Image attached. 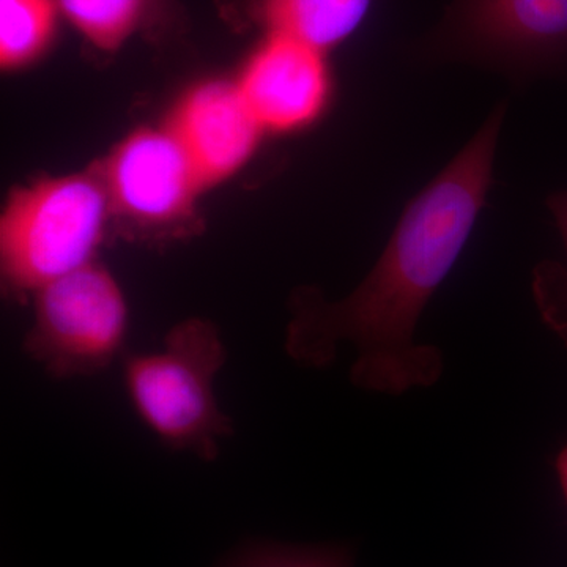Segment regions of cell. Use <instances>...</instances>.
Masks as SVG:
<instances>
[{
  "label": "cell",
  "instance_id": "cell-11",
  "mask_svg": "<svg viewBox=\"0 0 567 567\" xmlns=\"http://www.w3.org/2000/svg\"><path fill=\"white\" fill-rule=\"evenodd\" d=\"M156 0H59L63 17L102 52L121 50L151 17Z\"/></svg>",
  "mask_w": 567,
  "mask_h": 567
},
{
  "label": "cell",
  "instance_id": "cell-13",
  "mask_svg": "<svg viewBox=\"0 0 567 567\" xmlns=\"http://www.w3.org/2000/svg\"><path fill=\"white\" fill-rule=\"evenodd\" d=\"M219 567H353V555L346 546L251 543L238 548Z\"/></svg>",
  "mask_w": 567,
  "mask_h": 567
},
{
  "label": "cell",
  "instance_id": "cell-4",
  "mask_svg": "<svg viewBox=\"0 0 567 567\" xmlns=\"http://www.w3.org/2000/svg\"><path fill=\"white\" fill-rule=\"evenodd\" d=\"M416 55L475 63L517 81L566 70L567 0H453Z\"/></svg>",
  "mask_w": 567,
  "mask_h": 567
},
{
  "label": "cell",
  "instance_id": "cell-5",
  "mask_svg": "<svg viewBox=\"0 0 567 567\" xmlns=\"http://www.w3.org/2000/svg\"><path fill=\"white\" fill-rule=\"evenodd\" d=\"M128 305L107 268L92 262L33 293V320L22 352L52 379L106 371L123 353Z\"/></svg>",
  "mask_w": 567,
  "mask_h": 567
},
{
  "label": "cell",
  "instance_id": "cell-7",
  "mask_svg": "<svg viewBox=\"0 0 567 567\" xmlns=\"http://www.w3.org/2000/svg\"><path fill=\"white\" fill-rule=\"evenodd\" d=\"M235 82L265 133L308 128L333 91L324 52L275 33L265 35Z\"/></svg>",
  "mask_w": 567,
  "mask_h": 567
},
{
  "label": "cell",
  "instance_id": "cell-8",
  "mask_svg": "<svg viewBox=\"0 0 567 567\" xmlns=\"http://www.w3.org/2000/svg\"><path fill=\"white\" fill-rule=\"evenodd\" d=\"M167 128L205 188L233 177L265 134L235 81H205L175 104Z\"/></svg>",
  "mask_w": 567,
  "mask_h": 567
},
{
  "label": "cell",
  "instance_id": "cell-12",
  "mask_svg": "<svg viewBox=\"0 0 567 567\" xmlns=\"http://www.w3.org/2000/svg\"><path fill=\"white\" fill-rule=\"evenodd\" d=\"M547 205L561 233L566 262L547 260L537 265L533 271L532 290L544 323L567 347V192L551 194Z\"/></svg>",
  "mask_w": 567,
  "mask_h": 567
},
{
  "label": "cell",
  "instance_id": "cell-2",
  "mask_svg": "<svg viewBox=\"0 0 567 567\" xmlns=\"http://www.w3.org/2000/svg\"><path fill=\"white\" fill-rule=\"evenodd\" d=\"M226 361L218 328L188 319L171 328L162 350L123 358V385L137 417L159 442L212 462L234 434L233 417L215 394Z\"/></svg>",
  "mask_w": 567,
  "mask_h": 567
},
{
  "label": "cell",
  "instance_id": "cell-3",
  "mask_svg": "<svg viewBox=\"0 0 567 567\" xmlns=\"http://www.w3.org/2000/svg\"><path fill=\"white\" fill-rule=\"evenodd\" d=\"M110 213L99 173L40 178L11 193L0 218V268L7 289L33 295L95 262Z\"/></svg>",
  "mask_w": 567,
  "mask_h": 567
},
{
  "label": "cell",
  "instance_id": "cell-9",
  "mask_svg": "<svg viewBox=\"0 0 567 567\" xmlns=\"http://www.w3.org/2000/svg\"><path fill=\"white\" fill-rule=\"evenodd\" d=\"M377 0H252L251 13L267 33L324 52L352 39Z\"/></svg>",
  "mask_w": 567,
  "mask_h": 567
},
{
  "label": "cell",
  "instance_id": "cell-6",
  "mask_svg": "<svg viewBox=\"0 0 567 567\" xmlns=\"http://www.w3.org/2000/svg\"><path fill=\"white\" fill-rule=\"evenodd\" d=\"M112 212L148 230H167L189 218L205 189L167 126L126 136L99 169Z\"/></svg>",
  "mask_w": 567,
  "mask_h": 567
},
{
  "label": "cell",
  "instance_id": "cell-14",
  "mask_svg": "<svg viewBox=\"0 0 567 567\" xmlns=\"http://www.w3.org/2000/svg\"><path fill=\"white\" fill-rule=\"evenodd\" d=\"M555 470H557L559 487H561L563 496H565L567 503V445L559 451Z\"/></svg>",
  "mask_w": 567,
  "mask_h": 567
},
{
  "label": "cell",
  "instance_id": "cell-1",
  "mask_svg": "<svg viewBox=\"0 0 567 567\" xmlns=\"http://www.w3.org/2000/svg\"><path fill=\"white\" fill-rule=\"evenodd\" d=\"M506 103L406 205L371 274L344 300L300 289L287 327V357L301 368L334 363L342 342L357 349L350 382L358 390L401 395L434 386L445 361L439 347L417 344V320L464 251L486 205Z\"/></svg>",
  "mask_w": 567,
  "mask_h": 567
},
{
  "label": "cell",
  "instance_id": "cell-10",
  "mask_svg": "<svg viewBox=\"0 0 567 567\" xmlns=\"http://www.w3.org/2000/svg\"><path fill=\"white\" fill-rule=\"evenodd\" d=\"M59 0H0V65L6 71L39 62L58 35Z\"/></svg>",
  "mask_w": 567,
  "mask_h": 567
}]
</instances>
